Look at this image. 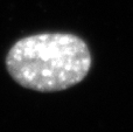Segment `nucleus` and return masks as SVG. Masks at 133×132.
I'll return each instance as SVG.
<instances>
[{
    "instance_id": "obj_1",
    "label": "nucleus",
    "mask_w": 133,
    "mask_h": 132,
    "mask_svg": "<svg viewBox=\"0 0 133 132\" xmlns=\"http://www.w3.org/2000/svg\"><path fill=\"white\" fill-rule=\"evenodd\" d=\"M92 65L89 46L71 33H41L16 41L6 56V68L21 87L57 93L77 85Z\"/></svg>"
}]
</instances>
